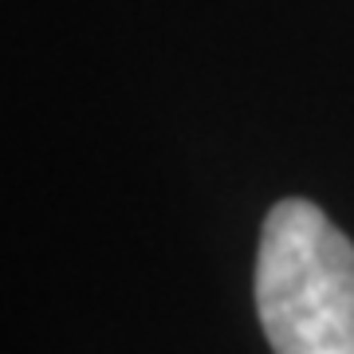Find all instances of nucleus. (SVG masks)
I'll return each mask as SVG.
<instances>
[{"mask_svg": "<svg viewBox=\"0 0 354 354\" xmlns=\"http://www.w3.org/2000/svg\"><path fill=\"white\" fill-rule=\"evenodd\" d=\"M256 311L276 354H354V244L304 197L272 205Z\"/></svg>", "mask_w": 354, "mask_h": 354, "instance_id": "1", "label": "nucleus"}]
</instances>
